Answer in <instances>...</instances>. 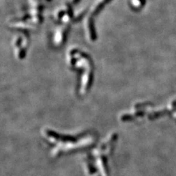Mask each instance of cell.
I'll use <instances>...</instances> for the list:
<instances>
[{
	"mask_svg": "<svg viewBox=\"0 0 176 176\" xmlns=\"http://www.w3.org/2000/svg\"><path fill=\"white\" fill-rule=\"evenodd\" d=\"M43 136L52 146V154L55 157L86 148L95 140V135L90 131L73 136L63 135L52 130L46 129Z\"/></svg>",
	"mask_w": 176,
	"mask_h": 176,
	"instance_id": "1",
	"label": "cell"
},
{
	"mask_svg": "<svg viewBox=\"0 0 176 176\" xmlns=\"http://www.w3.org/2000/svg\"><path fill=\"white\" fill-rule=\"evenodd\" d=\"M116 134H111L101 146L94 149L92 154L86 158V170L90 175L100 174L105 176L107 173V159L114 148L116 142Z\"/></svg>",
	"mask_w": 176,
	"mask_h": 176,
	"instance_id": "2",
	"label": "cell"
}]
</instances>
